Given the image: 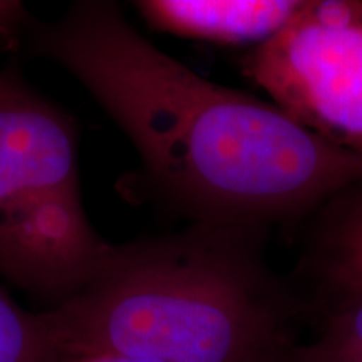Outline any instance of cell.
<instances>
[{
	"label": "cell",
	"mask_w": 362,
	"mask_h": 362,
	"mask_svg": "<svg viewBox=\"0 0 362 362\" xmlns=\"http://www.w3.org/2000/svg\"><path fill=\"white\" fill-rule=\"evenodd\" d=\"M291 349H292V347H288V349L285 351L284 354H280L279 357H275V359H274V361H270V362H297V361L293 359V357H292V352H291Z\"/></svg>",
	"instance_id": "obj_11"
},
{
	"label": "cell",
	"mask_w": 362,
	"mask_h": 362,
	"mask_svg": "<svg viewBox=\"0 0 362 362\" xmlns=\"http://www.w3.org/2000/svg\"><path fill=\"white\" fill-rule=\"evenodd\" d=\"M302 0H143L136 7L151 27L218 44H262L282 30Z\"/></svg>",
	"instance_id": "obj_5"
},
{
	"label": "cell",
	"mask_w": 362,
	"mask_h": 362,
	"mask_svg": "<svg viewBox=\"0 0 362 362\" xmlns=\"http://www.w3.org/2000/svg\"><path fill=\"white\" fill-rule=\"evenodd\" d=\"M111 250L86 215L72 119L19 74L0 72V274L52 309Z\"/></svg>",
	"instance_id": "obj_3"
},
{
	"label": "cell",
	"mask_w": 362,
	"mask_h": 362,
	"mask_svg": "<svg viewBox=\"0 0 362 362\" xmlns=\"http://www.w3.org/2000/svg\"><path fill=\"white\" fill-rule=\"evenodd\" d=\"M267 228L197 221L112 245L83 291L42 310L61 357L270 362L293 346L296 297L265 260Z\"/></svg>",
	"instance_id": "obj_2"
},
{
	"label": "cell",
	"mask_w": 362,
	"mask_h": 362,
	"mask_svg": "<svg viewBox=\"0 0 362 362\" xmlns=\"http://www.w3.org/2000/svg\"><path fill=\"white\" fill-rule=\"evenodd\" d=\"M307 265L334 307L362 300V185L322 208Z\"/></svg>",
	"instance_id": "obj_6"
},
{
	"label": "cell",
	"mask_w": 362,
	"mask_h": 362,
	"mask_svg": "<svg viewBox=\"0 0 362 362\" xmlns=\"http://www.w3.org/2000/svg\"><path fill=\"white\" fill-rule=\"evenodd\" d=\"M42 312L22 309L0 285V362H59Z\"/></svg>",
	"instance_id": "obj_7"
},
{
	"label": "cell",
	"mask_w": 362,
	"mask_h": 362,
	"mask_svg": "<svg viewBox=\"0 0 362 362\" xmlns=\"http://www.w3.org/2000/svg\"><path fill=\"white\" fill-rule=\"evenodd\" d=\"M59 362H160V361L143 359V357H133V356H121V354H84V356L62 357Z\"/></svg>",
	"instance_id": "obj_10"
},
{
	"label": "cell",
	"mask_w": 362,
	"mask_h": 362,
	"mask_svg": "<svg viewBox=\"0 0 362 362\" xmlns=\"http://www.w3.org/2000/svg\"><path fill=\"white\" fill-rule=\"evenodd\" d=\"M248 78L314 133L362 153V2L309 0L245 59Z\"/></svg>",
	"instance_id": "obj_4"
},
{
	"label": "cell",
	"mask_w": 362,
	"mask_h": 362,
	"mask_svg": "<svg viewBox=\"0 0 362 362\" xmlns=\"http://www.w3.org/2000/svg\"><path fill=\"white\" fill-rule=\"evenodd\" d=\"M29 45L84 86L128 136L149 193L188 220L267 228L362 185V153L168 56L112 2L30 22Z\"/></svg>",
	"instance_id": "obj_1"
},
{
	"label": "cell",
	"mask_w": 362,
	"mask_h": 362,
	"mask_svg": "<svg viewBox=\"0 0 362 362\" xmlns=\"http://www.w3.org/2000/svg\"><path fill=\"white\" fill-rule=\"evenodd\" d=\"M291 352L297 362H362V300L334 307L320 336Z\"/></svg>",
	"instance_id": "obj_8"
},
{
	"label": "cell",
	"mask_w": 362,
	"mask_h": 362,
	"mask_svg": "<svg viewBox=\"0 0 362 362\" xmlns=\"http://www.w3.org/2000/svg\"><path fill=\"white\" fill-rule=\"evenodd\" d=\"M30 24L24 6L13 0H0V42H6L27 30Z\"/></svg>",
	"instance_id": "obj_9"
}]
</instances>
